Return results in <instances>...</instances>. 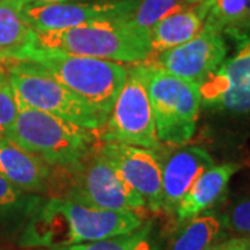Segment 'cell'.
Here are the masks:
<instances>
[{"instance_id": "cell-28", "label": "cell", "mask_w": 250, "mask_h": 250, "mask_svg": "<svg viewBox=\"0 0 250 250\" xmlns=\"http://www.w3.org/2000/svg\"><path fill=\"white\" fill-rule=\"evenodd\" d=\"M245 250H250V236H246V249Z\"/></svg>"}, {"instance_id": "cell-8", "label": "cell", "mask_w": 250, "mask_h": 250, "mask_svg": "<svg viewBox=\"0 0 250 250\" xmlns=\"http://www.w3.org/2000/svg\"><path fill=\"white\" fill-rule=\"evenodd\" d=\"M102 142H120L157 152V138L152 103L147 90L146 65L131 64L124 85L117 95L107 120L99 131Z\"/></svg>"}, {"instance_id": "cell-7", "label": "cell", "mask_w": 250, "mask_h": 250, "mask_svg": "<svg viewBox=\"0 0 250 250\" xmlns=\"http://www.w3.org/2000/svg\"><path fill=\"white\" fill-rule=\"evenodd\" d=\"M145 65L159 141L170 147L185 146L195 134L202 106L199 85L150 64Z\"/></svg>"}, {"instance_id": "cell-4", "label": "cell", "mask_w": 250, "mask_h": 250, "mask_svg": "<svg viewBox=\"0 0 250 250\" xmlns=\"http://www.w3.org/2000/svg\"><path fill=\"white\" fill-rule=\"evenodd\" d=\"M36 42L46 49L121 64H143L150 57L149 36L132 27L128 20L36 34Z\"/></svg>"}, {"instance_id": "cell-13", "label": "cell", "mask_w": 250, "mask_h": 250, "mask_svg": "<svg viewBox=\"0 0 250 250\" xmlns=\"http://www.w3.org/2000/svg\"><path fill=\"white\" fill-rule=\"evenodd\" d=\"M54 167L7 138L0 139V175L32 195L49 193Z\"/></svg>"}, {"instance_id": "cell-30", "label": "cell", "mask_w": 250, "mask_h": 250, "mask_svg": "<svg viewBox=\"0 0 250 250\" xmlns=\"http://www.w3.org/2000/svg\"><path fill=\"white\" fill-rule=\"evenodd\" d=\"M189 3H192V4H195V3H200V1H203V0H188Z\"/></svg>"}, {"instance_id": "cell-20", "label": "cell", "mask_w": 250, "mask_h": 250, "mask_svg": "<svg viewBox=\"0 0 250 250\" xmlns=\"http://www.w3.org/2000/svg\"><path fill=\"white\" fill-rule=\"evenodd\" d=\"M36 250H156L152 239V223H143L141 228L126 235L102 241L75 243L67 246L43 248Z\"/></svg>"}, {"instance_id": "cell-25", "label": "cell", "mask_w": 250, "mask_h": 250, "mask_svg": "<svg viewBox=\"0 0 250 250\" xmlns=\"http://www.w3.org/2000/svg\"><path fill=\"white\" fill-rule=\"evenodd\" d=\"M211 107L238 113V114L250 113V83L243 89H232L225 92Z\"/></svg>"}, {"instance_id": "cell-10", "label": "cell", "mask_w": 250, "mask_h": 250, "mask_svg": "<svg viewBox=\"0 0 250 250\" xmlns=\"http://www.w3.org/2000/svg\"><path fill=\"white\" fill-rule=\"evenodd\" d=\"M223 35L203 28L195 38L174 49L153 54L143 64H150L175 77L200 85L214 72L227 57Z\"/></svg>"}, {"instance_id": "cell-27", "label": "cell", "mask_w": 250, "mask_h": 250, "mask_svg": "<svg viewBox=\"0 0 250 250\" xmlns=\"http://www.w3.org/2000/svg\"><path fill=\"white\" fill-rule=\"evenodd\" d=\"M24 4L31 3H59V1H82V0H22Z\"/></svg>"}, {"instance_id": "cell-16", "label": "cell", "mask_w": 250, "mask_h": 250, "mask_svg": "<svg viewBox=\"0 0 250 250\" xmlns=\"http://www.w3.org/2000/svg\"><path fill=\"white\" fill-rule=\"evenodd\" d=\"M22 0H0V62L20 60L36 42Z\"/></svg>"}, {"instance_id": "cell-21", "label": "cell", "mask_w": 250, "mask_h": 250, "mask_svg": "<svg viewBox=\"0 0 250 250\" xmlns=\"http://www.w3.org/2000/svg\"><path fill=\"white\" fill-rule=\"evenodd\" d=\"M192 6L188 0H138L128 22L150 38L152 28L163 18Z\"/></svg>"}, {"instance_id": "cell-22", "label": "cell", "mask_w": 250, "mask_h": 250, "mask_svg": "<svg viewBox=\"0 0 250 250\" xmlns=\"http://www.w3.org/2000/svg\"><path fill=\"white\" fill-rule=\"evenodd\" d=\"M41 197L27 193L0 175V220H28Z\"/></svg>"}, {"instance_id": "cell-2", "label": "cell", "mask_w": 250, "mask_h": 250, "mask_svg": "<svg viewBox=\"0 0 250 250\" xmlns=\"http://www.w3.org/2000/svg\"><path fill=\"white\" fill-rule=\"evenodd\" d=\"M100 142L74 167H54L47 196L65 197L95 208L132 211L145 217L149 211L145 200L121 178L107 157L100 152Z\"/></svg>"}, {"instance_id": "cell-15", "label": "cell", "mask_w": 250, "mask_h": 250, "mask_svg": "<svg viewBox=\"0 0 250 250\" xmlns=\"http://www.w3.org/2000/svg\"><path fill=\"white\" fill-rule=\"evenodd\" d=\"M206 13L207 4L203 0L159 21L150 31V56L174 49L195 38L203 29Z\"/></svg>"}, {"instance_id": "cell-1", "label": "cell", "mask_w": 250, "mask_h": 250, "mask_svg": "<svg viewBox=\"0 0 250 250\" xmlns=\"http://www.w3.org/2000/svg\"><path fill=\"white\" fill-rule=\"evenodd\" d=\"M145 217L132 211L102 210L65 197L41 200L28 217L20 243L43 249L102 241L141 228Z\"/></svg>"}, {"instance_id": "cell-24", "label": "cell", "mask_w": 250, "mask_h": 250, "mask_svg": "<svg viewBox=\"0 0 250 250\" xmlns=\"http://www.w3.org/2000/svg\"><path fill=\"white\" fill-rule=\"evenodd\" d=\"M221 215L227 229L241 236H250V196L235 200Z\"/></svg>"}, {"instance_id": "cell-18", "label": "cell", "mask_w": 250, "mask_h": 250, "mask_svg": "<svg viewBox=\"0 0 250 250\" xmlns=\"http://www.w3.org/2000/svg\"><path fill=\"white\" fill-rule=\"evenodd\" d=\"M223 215L207 210L185 223L170 242V250H210L221 239L225 231Z\"/></svg>"}, {"instance_id": "cell-9", "label": "cell", "mask_w": 250, "mask_h": 250, "mask_svg": "<svg viewBox=\"0 0 250 250\" xmlns=\"http://www.w3.org/2000/svg\"><path fill=\"white\" fill-rule=\"evenodd\" d=\"M138 0L31 3L24 6V16L36 34H43L100 21L128 20Z\"/></svg>"}, {"instance_id": "cell-19", "label": "cell", "mask_w": 250, "mask_h": 250, "mask_svg": "<svg viewBox=\"0 0 250 250\" xmlns=\"http://www.w3.org/2000/svg\"><path fill=\"white\" fill-rule=\"evenodd\" d=\"M206 4L203 28L232 36L250 31V0H206Z\"/></svg>"}, {"instance_id": "cell-3", "label": "cell", "mask_w": 250, "mask_h": 250, "mask_svg": "<svg viewBox=\"0 0 250 250\" xmlns=\"http://www.w3.org/2000/svg\"><path fill=\"white\" fill-rule=\"evenodd\" d=\"M20 60L39 64L104 121L128 72V67L121 62L52 50L39 46L38 42Z\"/></svg>"}, {"instance_id": "cell-12", "label": "cell", "mask_w": 250, "mask_h": 250, "mask_svg": "<svg viewBox=\"0 0 250 250\" xmlns=\"http://www.w3.org/2000/svg\"><path fill=\"white\" fill-rule=\"evenodd\" d=\"M211 166V154L200 146H179L161 160V211L174 215L189 188Z\"/></svg>"}, {"instance_id": "cell-29", "label": "cell", "mask_w": 250, "mask_h": 250, "mask_svg": "<svg viewBox=\"0 0 250 250\" xmlns=\"http://www.w3.org/2000/svg\"><path fill=\"white\" fill-rule=\"evenodd\" d=\"M3 75H4V67H3V64L0 62V78H1Z\"/></svg>"}, {"instance_id": "cell-14", "label": "cell", "mask_w": 250, "mask_h": 250, "mask_svg": "<svg viewBox=\"0 0 250 250\" xmlns=\"http://www.w3.org/2000/svg\"><path fill=\"white\" fill-rule=\"evenodd\" d=\"M241 168L239 164L227 163L211 166L193 182L187 195L179 202L174 215L177 223L182 224L214 207L228 189L233 174Z\"/></svg>"}, {"instance_id": "cell-6", "label": "cell", "mask_w": 250, "mask_h": 250, "mask_svg": "<svg viewBox=\"0 0 250 250\" xmlns=\"http://www.w3.org/2000/svg\"><path fill=\"white\" fill-rule=\"evenodd\" d=\"M1 64L20 104L96 131L99 135L106 123L104 118L54 80L39 64L25 60Z\"/></svg>"}, {"instance_id": "cell-23", "label": "cell", "mask_w": 250, "mask_h": 250, "mask_svg": "<svg viewBox=\"0 0 250 250\" xmlns=\"http://www.w3.org/2000/svg\"><path fill=\"white\" fill-rule=\"evenodd\" d=\"M18 108L20 104L17 96L4 72V75L0 78V139L7 138L10 129L17 118Z\"/></svg>"}, {"instance_id": "cell-17", "label": "cell", "mask_w": 250, "mask_h": 250, "mask_svg": "<svg viewBox=\"0 0 250 250\" xmlns=\"http://www.w3.org/2000/svg\"><path fill=\"white\" fill-rule=\"evenodd\" d=\"M250 83V39L245 41L236 54L224 62L200 85L202 103L211 107L225 92L243 89Z\"/></svg>"}, {"instance_id": "cell-11", "label": "cell", "mask_w": 250, "mask_h": 250, "mask_svg": "<svg viewBox=\"0 0 250 250\" xmlns=\"http://www.w3.org/2000/svg\"><path fill=\"white\" fill-rule=\"evenodd\" d=\"M100 152L145 200L149 211H161V159L152 149L120 142H100Z\"/></svg>"}, {"instance_id": "cell-5", "label": "cell", "mask_w": 250, "mask_h": 250, "mask_svg": "<svg viewBox=\"0 0 250 250\" xmlns=\"http://www.w3.org/2000/svg\"><path fill=\"white\" fill-rule=\"evenodd\" d=\"M7 139L57 168L74 167L100 141L96 131L22 104Z\"/></svg>"}, {"instance_id": "cell-26", "label": "cell", "mask_w": 250, "mask_h": 250, "mask_svg": "<svg viewBox=\"0 0 250 250\" xmlns=\"http://www.w3.org/2000/svg\"><path fill=\"white\" fill-rule=\"evenodd\" d=\"M246 249V236H236L231 238L223 243H217L210 250H245Z\"/></svg>"}]
</instances>
